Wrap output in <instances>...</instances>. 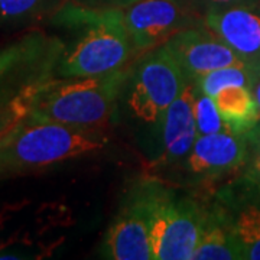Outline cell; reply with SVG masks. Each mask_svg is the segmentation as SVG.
I'll return each instance as SVG.
<instances>
[{
    "instance_id": "7a4b0ae2",
    "label": "cell",
    "mask_w": 260,
    "mask_h": 260,
    "mask_svg": "<svg viewBox=\"0 0 260 260\" xmlns=\"http://www.w3.org/2000/svg\"><path fill=\"white\" fill-rule=\"evenodd\" d=\"M110 142L106 129H84L25 116L0 138V179L37 174L94 155Z\"/></svg>"
},
{
    "instance_id": "7402d4cb",
    "label": "cell",
    "mask_w": 260,
    "mask_h": 260,
    "mask_svg": "<svg viewBox=\"0 0 260 260\" xmlns=\"http://www.w3.org/2000/svg\"><path fill=\"white\" fill-rule=\"evenodd\" d=\"M84 8L93 9H124L139 0H71Z\"/></svg>"
},
{
    "instance_id": "603a6c76",
    "label": "cell",
    "mask_w": 260,
    "mask_h": 260,
    "mask_svg": "<svg viewBox=\"0 0 260 260\" xmlns=\"http://www.w3.org/2000/svg\"><path fill=\"white\" fill-rule=\"evenodd\" d=\"M251 93H253V97H254V100H256V104H257V109H259L260 113V75L256 78V81L253 83Z\"/></svg>"
},
{
    "instance_id": "8fae6325",
    "label": "cell",
    "mask_w": 260,
    "mask_h": 260,
    "mask_svg": "<svg viewBox=\"0 0 260 260\" xmlns=\"http://www.w3.org/2000/svg\"><path fill=\"white\" fill-rule=\"evenodd\" d=\"M195 84L192 80L186 84L182 93L169 106L160 123V148L150 168L164 171L177 168L198 138L194 117Z\"/></svg>"
},
{
    "instance_id": "52a82bcc",
    "label": "cell",
    "mask_w": 260,
    "mask_h": 260,
    "mask_svg": "<svg viewBox=\"0 0 260 260\" xmlns=\"http://www.w3.org/2000/svg\"><path fill=\"white\" fill-rule=\"evenodd\" d=\"M138 56L164 45L182 29L204 25V16L178 0H139L123 9Z\"/></svg>"
},
{
    "instance_id": "30bf717a",
    "label": "cell",
    "mask_w": 260,
    "mask_h": 260,
    "mask_svg": "<svg viewBox=\"0 0 260 260\" xmlns=\"http://www.w3.org/2000/svg\"><path fill=\"white\" fill-rule=\"evenodd\" d=\"M100 256L110 260H155L146 208L136 185L126 195L119 213L106 230Z\"/></svg>"
},
{
    "instance_id": "d6986e66",
    "label": "cell",
    "mask_w": 260,
    "mask_h": 260,
    "mask_svg": "<svg viewBox=\"0 0 260 260\" xmlns=\"http://www.w3.org/2000/svg\"><path fill=\"white\" fill-rule=\"evenodd\" d=\"M249 152L242 169V184L260 194V121L247 132Z\"/></svg>"
},
{
    "instance_id": "6da1fadb",
    "label": "cell",
    "mask_w": 260,
    "mask_h": 260,
    "mask_svg": "<svg viewBox=\"0 0 260 260\" xmlns=\"http://www.w3.org/2000/svg\"><path fill=\"white\" fill-rule=\"evenodd\" d=\"M52 22L68 28L74 38L59 58L56 77L81 78L124 68L138 56L124 22L123 9H93L68 2Z\"/></svg>"
},
{
    "instance_id": "e0dca14e",
    "label": "cell",
    "mask_w": 260,
    "mask_h": 260,
    "mask_svg": "<svg viewBox=\"0 0 260 260\" xmlns=\"http://www.w3.org/2000/svg\"><path fill=\"white\" fill-rule=\"evenodd\" d=\"M260 75V70L254 67H225L200 75L194 80L197 87L207 95L214 97L218 91L230 85H243L250 88Z\"/></svg>"
},
{
    "instance_id": "ffe728a7",
    "label": "cell",
    "mask_w": 260,
    "mask_h": 260,
    "mask_svg": "<svg viewBox=\"0 0 260 260\" xmlns=\"http://www.w3.org/2000/svg\"><path fill=\"white\" fill-rule=\"evenodd\" d=\"M194 8L204 16L208 12L232 8H260V0H194Z\"/></svg>"
},
{
    "instance_id": "5bb4252c",
    "label": "cell",
    "mask_w": 260,
    "mask_h": 260,
    "mask_svg": "<svg viewBox=\"0 0 260 260\" xmlns=\"http://www.w3.org/2000/svg\"><path fill=\"white\" fill-rule=\"evenodd\" d=\"M217 197L230 213L233 232L242 259L260 260V205L247 200L234 203L225 191L218 192Z\"/></svg>"
},
{
    "instance_id": "ac0fdd59",
    "label": "cell",
    "mask_w": 260,
    "mask_h": 260,
    "mask_svg": "<svg viewBox=\"0 0 260 260\" xmlns=\"http://www.w3.org/2000/svg\"><path fill=\"white\" fill-rule=\"evenodd\" d=\"M194 117L198 136L213 135V133H220V132H232L218 112L215 100L211 95L203 93L197 87V84H195L194 95Z\"/></svg>"
},
{
    "instance_id": "277c9868",
    "label": "cell",
    "mask_w": 260,
    "mask_h": 260,
    "mask_svg": "<svg viewBox=\"0 0 260 260\" xmlns=\"http://www.w3.org/2000/svg\"><path fill=\"white\" fill-rule=\"evenodd\" d=\"M146 208L155 260H191L204 223L205 204L179 195L158 178L136 184Z\"/></svg>"
},
{
    "instance_id": "8992f818",
    "label": "cell",
    "mask_w": 260,
    "mask_h": 260,
    "mask_svg": "<svg viewBox=\"0 0 260 260\" xmlns=\"http://www.w3.org/2000/svg\"><path fill=\"white\" fill-rule=\"evenodd\" d=\"M189 80L181 67L160 45L139 56L129 67L120 103L135 120L159 127L169 106L177 100Z\"/></svg>"
},
{
    "instance_id": "2e32d148",
    "label": "cell",
    "mask_w": 260,
    "mask_h": 260,
    "mask_svg": "<svg viewBox=\"0 0 260 260\" xmlns=\"http://www.w3.org/2000/svg\"><path fill=\"white\" fill-rule=\"evenodd\" d=\"M70 0H0V29H19L52 20Z\"/></svg>"
},
{
    "instance_id": "9a60e30c",
    "label": "cell",
    "mask_w": 260,
    "mask_h": 260,
    "mask_svg": "<svg viewBox=\"0 0 260 260\" xmlns=\"http://www.w3.org/2000/svg\"><path fill=\"white\" fill-rule=\"evenodd\" d=\"M223 120L232 132L246 133L260 121V113L250 88L230 85L213 97Z\"/></svg>"
},
{
    "instance_id": "cb8c5ba5",
    "label": "cell",
    "mask_w": 260,
    "mask_h": 260,
    "mask_svg": "<svg viewBox=\"0 0 260 260\" xmlns=\"http://www.w3.org/2000/svg\"><path fill=\"white\" fill-rule=\"evenodd\" d=\"M178 2H181V3H185V5H188V6H192V8H194V0H178Z\"/></svg>"
},
{
    "instance_id": "d4e9b609",
    "label": "cell",
    "mask_w": 260,
    "mask_h": 260,
    "mask_svg": "<svg viewBox=\"0 0 260 260\" xmlns=\"http://www.w3.org/2000/svg\"><path fill=\"white\" fill-rule=\"evenodd\" d=\"M259 10H260V8H259Z\"/></svg>"
},
{
    "instance_id": "9c48e42d",
    "label": "cell",
    "mask_w": 260,
    "mask_h": 260,
    "mask_svg": "<svg viewBox=\"0 0 260 260\" xmlns=\"http://www.w3.org/2000/svg\"><path fill=\"white\" fill-rule=\"evenodd\" d=\"M164 47L174 56L188 80H195L210 71L233 65L253 67L229 47L214 30L205 26V23L179 30L168 39Z\"/></svg>"
},
{
    "instance_id": "4fadbf2b",
    "label": "cell",
    "mask_w": 260,
    "mask_h": 260,
    "mask_svg": "<svg viewBox=\"0 0 260 260\" xmlns=\"http://www.w3.org/2000/svg\"><path fill=\"white\" fill-rule=\"evenodd\" d=\"M192 259L237 260L242 259L237 247L230 213L224 203L215 197L211 204H205L204 223Z\"/></svg>"
},
{
    "instance_id": "ba28073f",
    "label": "cell",
    "mask_w": 260,
    "mask_h": 260,
    "mask_svg": "<svg viewBox=\"0 0 260 260\" xmlns=\"http://www.w3.org/2000/svg\"><path fill=\"white\" fill-rule=\"evenodd\" d=\"M247 152V132L203 135L197 138L192 149L177 168L188 184L210 185L242 171Z\"/></svg>"
},
{
    "instance_id": "5b68a950",
    "label": "cell",
    "mask_w": 260,
    "mask_h": 260,
    "mask_svg": "<svg viewBox=\"0 0 260 260\" xmlns=\"http://www.w3.org/2000/svg\"><path fill=\"white\" fill-rule=\"evenodd\" d=\"M64 47L62 39L34 29L0 49V112L30 104L38 90L56 77Z\"/></svg>"
},
{
    "instance_id": "3957f363",
    "label": "cell",
    "mask_w": 260,
    "mask_h": 260,
    "mask_svg": "<svg viewBox=\"0 0 260 260\" xmlns=\"http://www.w3.org/2000/svg\"><path fill=\"white\" fill-rule=\"evenodd\" d=\"M129 68L81 78H52L34 95L28 116L84 129H106L120 104Z\"/></svg>"
},
{
    "instance_id": "44dd1931",
    "label": "cell",
    "mask_w": 260,
    "mask_h": 260,
    "mask_svg": "<svg viewBox=\"0 0 260 260\" xmlns=\"http://www.w3.org/2000/svg\"><path fill=\"white\" fill-rule=\"evenodd\" d=\"M29 106L30 104H22L0 112V138L6 135L19 120H22L28 114Z\"/></svg>"
},
{
    "instance_id": "7c38bea8",
    "label": "cell",
    "mask_w": 260,
    "mask_h": 260,
    "mask_svg": "<svg viewBox=\"0 0 260 260\" xmlns=\"http://www.w3.org/2000/svg\"><path fill=\"white\" fill-rule=\"evenodd\" d=\"M204 23L247 64L260 70L259 8H232L208 12L204 15Z\"/></svg>"
}]
</instances>
